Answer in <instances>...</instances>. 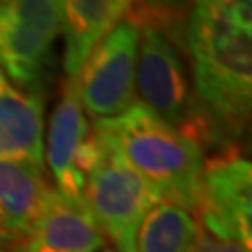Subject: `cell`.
Returning <instances> with one entry per match:
<instances>
[{"label": "cell", "instance_id": "obj_8", "mask_svg": "<svg viewBox=\"0 0 252 252\" xmlns=\"http://www.w3.org/2000/svg\"><path fill=\"white\" fill-rule=\"evenodd\" d=\"M99 157V142L79 97L77 79L63 82L49 124L47 161L56 190L82 200L84 185Z\"/></svg>", "mask_w": 252, "mask_h": 252}, {"label": "cell", "instance_id": "obj_1", "mask_svg": "<svg viewBox=\"0 0 252 252\" xmlns=\"http://www.w3.org/2000/svg\"><path fill=\"white\" fill-rule=\"evenodd\" d=\"M185 43L192 58L194 97L213 148H237L251 118V28L235 23L215 0H192Z\"/></svg>", "mask_w": 252, "mask_h": 252}, {"label": "cell", "instance_id": "obj_9", "mask_svg": "<svg viewBox=\"0 0 252 252\" xmlns=\"http://www.w3.org/2000/svg\"><path fill=\"white\" fill-rule=\"evenodd\" d=\"M107 237L84 200L53 189L15 252H97Z\"/></svg>", "mask_w": 252, "mask_h": 252}, {"label": "cell", "instance_id": "obj_17", "mask_svg": "<svg viewBox=\"0 0 252 252\" xmlns=\"http://www.w3.org/2000/svg\"><path fill=\"white\" fill-rule=\"evenodd\" d=\"M97 252H118V251L114 249V247H108V245H105V247H103V249H99Z\"/></svg>", "mask_w": 252, "mask_h": 252}, {"label": "cell", "instance_id": "obj_10", "mask_svg": "<svg viewBox=\"0 0 252 252\" xmlns=\"http://www.w3.org/2000/svg\"><path fill=\"white\" fill-rule=\"evenodd\" d=\"M43 112L41 90L0 92V161L43 166Z\"/></svg>", "mask_w": 252, "mask_h": 252}, {"label": "cell", "instance_id": "obj_3", "mask_svg": "<svg viewBox=\"0 0 252 252\" xmlns=\"http://www.w3.org/2000/svg\"><path fill=\"white\" fill-rule=\"evenodd\" d=\"M138 43L135 92L140 105L202 148H213L211 129L190 88L181 51L152 28H142Z\"/></svg>", "mask_w": 252, "mask_h": 252}, {"label": "cell", "instance_id": "obj_14", "mask_svg": "<svg viewBox=\"0 0 252 252\" xmlns=\"http://www.w3.org/2000/svg\"><path fill=\"white\" fill-rule=\"evenodd\" d=\"M192 0H131L124 17L138 30L152 28L166 37L181 53L187 49V21Z\"/></svg>", "mask_w": 252, "mask_h": 252}, {"label": "cell", "instance_id": "obj_2", "mask_svg": "<svg viewBox=\"0 0 252 252\" xmlns=\"http://www.w3.org/2000/svg\"><path fill=\"white\" fill-rule=\"evenodd\" d=\"M94 131L161 192L162 200L196 211L204 148L164 124L140 103L124 114L95 122Z\"/></svg>", "mask_w": 252, "mask_h": 252}, {"label": "cell", "instance_id": "obj_5", "mask_svg": "<svg viewBox=\"0 0 252 252\" xmlns=\"http://www.w3.org/2000/svg\"><path fill=\"white\" fill-rule=\"evenodd\" d=\"M62 0H0V67L21 90L45 88Z\"/></svg>", "mask_w": 252, "mask_h": 252}, {"label": "cell", "instance_id": "obj_12", "mask_svg": "<svg viewBox=\"0 0 252 252\" xmlns=\"http://www.w3.org/2000/svg\"><path fill=\"white\" fill-rule=\"evenodd\" d=\"M131 0H62V30L65 37L63 69L77 79L84 62L110 28L122 21Z\"/></svg>", "mask_w": 252, "mask_h": 252}, {"label": "cell", "instance_id": "obj_6", "mask_svg": "<svg viewBox=\"0 0 252 252\" xmlns=\"http://www.w3.org/2000/svg\"><path fill=\"white\" fill-rule=\"evenodd\" d=\"M140 30L126 17L95 45L77 77L82 108L94 122L112 120L135 105Z\"/></svg>", "mask_w": 252, "mask_h": 252}, {"label": "cell", "instance_id": "obj_13", "mask_svg": "<svg viewBox=\"0 0 252 252\" xmlns=\"http://www.w3.org/2000/svg\"><path fill=\"white\" fill-rule=\"evenodd\" d=\"M200 232L192 211L162 200L138 226L135 252H194Z\"/></svg>", "mask_w": 252, "mask_h": 252}, {"label": "cell", "instance_id": "obj_18", "mask_svg": "<svg viewBox=\"0 0 252 252\" xmlns=\"http://www.w3.org/2000/svg\"><path fill=\"white\" fill-rule=\"evenodd\" d=\"M0 252H9L8 249H4V247H0Z\"/></svg>", "mask_w": 252, "mask_h": 252}, {"label": "cell", "instance_id": "obj_15", "mask_svg": "<svg viewBox=\"0 0 252 252\" xmlns=\"http://www.w3.org/2000/svg\"><path fill=\"white\" fill-rule=\"evenodd\" d=\"M194 252H251V249H247L241 243H235V241L217 239V237L206 234L202 230L198 237V243L194 247Z\"/></svg>", "mask_w": 252, "mask_h": 252}, {"label": "cell", "instance_id": "obj_11", "mask_svg": "<svg viewBox=\"0 0 252 252\" xmlns=\"http://www.w3.org/2000/svg\"><path fill=\"white\" fill-rule=\"evenodd\" d=\"M51 190L43 166L0 161V247H15L28 234Z\"/></svg>", "mask_w": 252, "mask_h": 252}, {"label": "cell", "instance_id": "obj_16", "mask_svg": "<svg viewBox=\"0 0 252 252\" xmlns=\"http://www.w3.org/2000/svg\"><path fill=\"white\" fill-rule=\"evenodd\" d=\"M8 86V81H6V77H4V73H2V67H0V92L4 90Z\"/></svg>", "mask_w": 252, "mask_h": 252}, {"label": "cell", "instance_id": "obj_4", "mask_svg": "<svg viewBox=\"0 0 252 252\" xmlns=\"http://www.w3.org/2000/svg\"><path fill=\"white\" fill-rule=\"evenodd\" d=\"M95 136L99 157L88 174L82 200L118 252H135L138 226L148 211L162 202V196L103 136L97 133Z\"/></svg>", "mask_w": 252, "mask_h": 252}, {"label": "cell", "instance_id": "obj_7", "mask_svg": "<svg viewBox=\"0 0 252 252\" xmlns=\"http://www.w3.org/2000/svg\"><path fill=\"white\" fill-rule=\"evenodd\" d=\"M194 215L206 234L252 247V164L239 148L204 161Z\"/></svg>", "mask_w": 252, "mask_h": 252}]
</instances>
